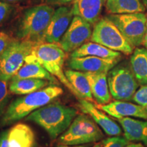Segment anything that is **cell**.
<instances>
[{
    "instance_id": "8d00e7d4",
    "label": "cell",
    "mask_w": 147,
    "mask_h": 147,
    "mask_svg": "<svg viewBox=\"0 0 147 147\" xmlns=\"http://www.w3.org/2000/svg\"><path fill=\"white\" fill-rule=\"evenodd\" d=\"M141 1H142L143 4H144L145 8H146V10H147V0H141Z\"/></svg>"
},
{
    "instance_id": "5b68a950",
    "label": "cell",
    "mask_w": 147,
    "mask_h": 147,
    "mask_svg": "<svg viewBox=\"0 0 147 147\" xmlns=\"http://www.w3.org/2000/svg\"><path fill=\"white\" fill-rule=\"evenodd\" d=\"M104 138L100 126L87 114L76 116L70 125L59 138L60 144L78 146L98 142Z\"/></svg>"
},
{
    "instance_id": "f35d334b",
    "label": "cell",
    "mask_w": 147,
    "mask_h": 147,
    "mask_svg": "<svg viewBox=\"0 0 147 147\" xmlns=\"http://www.w3.org/2000/svg\"><path fill=\"white\" fill-rule=\"evenodd\" d=\"M146 110H147V106H146Z\"/></svg>"
},
{
    "instance_id": "f546056e",
    "label": "cell",
    "mask_w": 147,
    "mask_h": 147,
    "mask_svg": "<svg viewBox=\"0 0 147 147\" xmlns=\"http://www.w3.org/2000/svg\"><path fill=\"white\" fill-rule=\"evenodd\" d=\"M0 147H10L8 141V131L0 134Z\"/></svg>"
},
{
    "instance_id": "8992f818",
    "label": "cell",
    "mask_w": 147,
    "mask_h": 147,
    "mask_svg": "<svg viewBox=\"0 0 147 147\" xmlns=\"http://www.w3.org/2000/svg\"><path fill=\"white\" fill-rule=\"evenodd\" d=\"M108 84L111 96L115 100H132L139 83L127 62L117 64L108 71Z\"/></svg>"
},
{
    "instance_id": "ba28073f",
    "label": "cell",
    "mask_w": 147,
    "mask_h": 147,
    "mask_svg": "<svg viewBox=\"0 0 147 147\" xmlns=\"http://www.w3.org/2000/svg\"><path fill=\"white\" fill-rule=\"evenodd\" d=\"M36 42L23 40H12L0 56V79L8 81L25 63Z\"/></svg>"
},
{
    "instance_id": "ffe728a7",
    "label": "cell",
    "mask_w": 147,
    "mask_h": 147,
    "mask_svg": "<svg viewBox=\"0 0 147 147\" xmlns=\"http://www.w3.org/2000/svg\"><path fill=\"white\" fill-rule=\"evenodd\" d=\"M130 66L140 85L147 84V49L136 47L130 57Z\"/></svg>"
},
{
    "instance_id": "4dcf8cb0",
    "label": "cell",
    "mask_w": 147,
    "mask_h": 147,
    "mask_svg": "<svg viewBox=\"0 0 147 147\" xmlns=\"http://www.w3.org/2000/svg\"><path fill=\"white\" fill-rule=\"evenodd\" d=\"M44 1L50 5H64L73 2L74 0H44Z\"/></svg>"
},
{
    "instance_id": "603a6c76",
    "label": "cell",
    "mask_w": 147,
    "mask_h": 147,
    "mask_svg": "<svg viewBox=\"0 0 147 147\" xmlns=\"http://www.w3.org/2000/svg\"><path fill=\"white\" fill-rule=\"evenodd\" d=\"M49 83V80L35 78L11 80L9 89L14 95H25L48 87Z\"/></svg>"
},
{
    "instance_id": "277c9868",
    "label": "cell",
    "mask_w": 147,
    "mask_h": 147,
    "mask_svg": "<svg viewBox=\"0 0 147 147\" xmlns=\"http://www.w3.org/2000/svg\"><path fill=\"white\" fill-rule=\"evenodd\" d=\"M55 11L49 5H39L27 9L18 26V38L36 43L42 42Z\"/></svg>"
},
{
    "instance_id": "74e56055",
    "label": "cell",
    "mask_w": 147,
    "mask_h": 147,
    "mask_svg": "<svg viewBox=\"0 0 147 147\" xmlns=\"http://www.w3.org/2000/svg\"><path fill=\"white\" fill-rule=\"evenodd\" d=\"M104 1H105V2H106V0H104Z\"/></svg>"
},
{
    "instance_id": "f1b7e54d",
    "label": "cell",
    "mask_w": 147,
    "mask_h": 147,
    "mask_svg": "<svg viewBox=\"0 0 147 147\" xmlns=\"http://www.w3.org/2000/svg\"><path fill=\"white\" fill-rule=\"evenodd\" d=\"M10 10V6L8 3L0 1V23H1L8 16Z\"/></svg>"
},
{
    "instance_id": "5bb4252c",
    "label": "cell",
    "mask_w": 147,
    "mask_h": 147,
    "mask_svg": "<svg viewBox=\"0 0 147 147\" xmlns=\"http://www.w3.org/2000/svg\"><path fill=\"white\" fill-rule=\"evenodd\" d=\"M96 106L116 119L124 117H134L147 120L146 108L125 101L116 100L104 105L97 104Z\"/></svg>"
},
{
    "instance_id": "d6a6232c",
    "label": "cell",
    "mask_w": 147,
    "mask_h": 147,
    "mask_svg": "<svg viewBox=\"0 0 147 147\" xmlns=\"http://www.w3.org/2000/svg\"><path fill=\"white\" fill-rule=\"evenodd\" d=\"M146 32H145V36L144 38V41H143V45L144 47L147 49V13L146 14Z\"/></svg>"
},
{
    "instance_id": "d590c367",
    "label": "cell",
    "mask_w": 147,
    "mask_h": 147,
    "mask_svg": "<svg viewBox=\"0 0 147 147\" xmlns=\"http://www.w3.org/2000/svg\"><path fill=\"white\" fill-rule=\"evenodd\" d=\"M93 147H102V142H97Z\"/></svg>"
},
{
    "instance_id": "836d02e7",
    "label": "cell",
    "mask_w": 147,
    "mask_h": 147,
    "mask_svg": "<svg viewBox=\"0 0 147 147\" xmlns=\"http://www.w3.org/2000/svg\"><path fill=\"white\" fill-rule=\"evenodd\" d=\"M56 147H86L84 145H78V146H69V145H63L60 144Z\"/></svg>"
},
{
    "instance_id": "484cf974",
    "label": "cell",
    "mask_w": 147,
    "mask_h": 147,
    "mask_svg": "<svg viewBox=\"0 0 147 147\" xmlns=\"http://www.w3.org/2000/svg\"><path fill=\"white\" fill-rule=\"evenodd\" d=\"M102 147H125L129 143V141L125 137L113 136L108 138L102 142Z\"/></svg>"
},
{
    "instance_id": "83f0119b",
    "label": "cell",
    "mask_w": 147,
    "mask_h": 147,
    "mask_svg": "<svg viewBox=\"0 0 147 147\" xmlns=\"http://www.w3.org/2000/svg\"><path fill=\"white\" fill-rule=\"evenodd\" d=\"M12 40L10 37L4 32L0 33V56L5 51V49L10 45Z\"/></svg>"
},
{
    "instance_id": "52a82bcc",
    "label": "cell",
    "mask_w": 147,
    "mask_h": 147,
    "mask_svg": "<svg viewBox=\"0 0 147 147\" xmlns=\"http://www.w3.org/2000/svg\"><path fill=\"white\" fill-rule=\"evenodd\" d=\"M91 40L110 50L127 55L132 54L134 51V48L108 16L100 18L95 24Z\"/></svg>"
},
{
    "instance_id": "6da1fadb",
    "label": "cell",
    "mask_w": 147,
    "mask_h": 147,
    "mask_svg": "<svg viewBox=\"0 0 147 147\" xmlns=\"http://www.w3.org/2000/svg\"><path fill=\"white\" fill-rule=\"evenodd\" d=\"M78 114L76 108L52 102L33 112L25 119L39 125L51 140H55L67 129Z\"/></svg>"
},
{
    "instance_id": "4316f807",
    "label": "cell",
    "mask_w": 147,
    "mask_h": 147,
    "mask_svg": "<svg viewBox=\"0 0 147 147\" xmlns=\"http://www.w3.org/2000/svg\"><path fill=\"white\" fill-rule=\"evenodd\" d=\"M132 100L138 105L146 108L147 106V84L141 86L134 95Z\"/></svg>"
},
{
    "instance_id": "d4e9b609",
    "label": "cell",
    "mask_w": 147,
    "mask_h": 147,
    "mask_svg": "<svg viewBox=\"0 0 147 147\" xmlns=\"http://www.w3.org/2000/svg\"><path fill=\"white\" fill-rule=\"evenodd\" d=\"M10 89H8V81L0 79V117L5 111L10 98Z\"/></svg>"
},
{
    "instance_id": "3957f363",
    "label": "cell",
    "mask_w": 147,
    "mask_h": 147,
    "mask_svg": "<svg viewBox=\"0 0 147 147\" xmlns=\"http://www.w3.org/2000/svg\"><path fill=\"white\" fill-rule=\"evenodd\" d=\"M65 52L58 45L46 42L36 43L25 59V63H35L42 65L53 76H56L78 100L80 97L63 71Z\"/></svg>"
},
{
    "instance_id": "cb8c5ba5",
    "label": "cell",
    "mask_w": 147,
    "mask_h": 147,
    "mask_svg": "<svg viewBox=\"0 0 147 147\" xmlns=\"http://www.w3.org/2000/svg\"><path fill=\"white\" fill-rule=\"evenodd\" d=\"M42 79L49 80L51 83H56L57 80L49 72L45 67L38 64L25 63L17 71L11 80H17L21 79Z\"/></svg>"
},
{
    "instance_id": "7402d4cb",
    "label": "cell",
    "mask_w": 147,
    "mask_h": 147,
    "mask_svg": "<svg viewBox=\"0 0 147 147\" xmlns=\"http://www.w3.org/2000/svg\"><path fill=\"white\" fill-rule=\"evenodd\" d=\"M64 72L66 78L76 90L80 99L93 102V97L92 95L91 87L84 72L73 69L65 70Z\"/></svg>"
},
{
    "instance_id": "7a4b0ae2",
    "label": "cell",
    "mask_w": 147,
    "mask_h": 147,
    "mask_svg": "<svg viewBox=\"0 0 147 147\" xmlns=\"http://www.w3.org/2000/svg\"><path fill=\"white\" fill-rule=\"evenodd\" d=\"M63 93V89L61 87L50 85L39 91L18 97L7 107L1 119V125H8L25 118L33 112L53 102Z\"/></svg>"
},
{
    "instance_id": "2e32d148",
    "label": "cell",
    "mask_w": 147,
    "mask_h": 147,
    "mask_svg": "<svg viewBox=\"0 0 147 147\" xmlns=\"http://www.w3.org/2000/svg\"><path fill=\"white\" fill-rule=\"evenodd\" d=\"M108 72H84L89 80L92 95L97 104L104 105L111 102L112 96L108 84Z\"/></svg>"
},
{
    "instance_id": "9a60e30c",
    "label": "cell",
    "mask_w": 147,
    "mask_h": 147,
    "mask_svg": "<svg viewBox=\"0 0 147 147\" xmlns=\"http://www.w3.org/2000/svg\"><path fill=\"white\" fill-rule=\"evenodd\" d=\"M104 0H74L71 10L73 15L79 16L91 25H95L100 20Z\"/></svg>"
},
{
    "instance_id": "8fae6325",
    "label": "cell",
    "mask_w": 147,
    "mask_h": 147,
    "mask_svg": "<svg viewBox=\"0 0 147 147\" xmlns=\"http://www.w3.org/2000/svg\"><path fill=\"white\" fill-rule=\"evenodd\" d=\"M73 14L68 7H60L55 11L42 42L58 45L61 39L68 29Z\"/></svg>"
},
{
    "instance_id": "e575fe53",
    "label": "cell",
    "mask_w": 147,
    "mask_h": 147,
    "mask_svg": "<svg viewBox=\"0 0 147 147\" xmlns=\"http://www.w3.org/2000/svg\"><path fill=\"white\" fill-rule=\"evenodd\" d=\"M19 1H21V0H0V1H3V2L5 3H14Z\"/></svg>"
},
{
    "instance_id": "7c38bea8",
    "label": "cell",
    "mask_w": 147,
    "mask_h": 147,
    "mask_svg": "<svg viewBox=\"0 0 147 147\" xmlns=\"http://www.w3.org/2000/svg\"><path fill=\"white\" fill-rule=\"evenodd\" d=\"M119 61L93 56L71 57L67 61V66L73 70L82 72H108L118 64Z\"/></svg>"
},
{
    "instance_id": "ac0fdd59",
    "label": "cell",
    "mask_w": 147,
    "mask_h": 147,
    "mask_svg": "<svg viewBox=\"0 0 147 147\" xmlns=\"http://www.w3.org/2000/svg\"><path fill=\"white\" fill-rule=\"evenodd\" d=\"M129 141L140 142L147 146V120L142 121L131 117L117 119Z\"/></svg>"
},
{
    "instance_id": "44dd1931",
    "label": "cell",
    "mask_w": 147,
    "mask_h": 147,
    "mask_svg": "<svg viewBox=\"0 0 147 147\" xmlns=\"http://www.w3.org/2000/svg\"><path fill=\"white\" fill-rule=\"evenodd\" d=\"M106 8L110 14H124L144 12L141 0H106Z\"/></svg>"
},
{
    "instance_id": "1f68e13d",
    "label": "cell",
    "mask_w": 147,
    "mask_h": 147,
    "mask_svg": "<svg viewBox=\"0 0 147 147\" xmlns=\"http://www.w3.org/2000/svg\"><path fill=\"white\" fill-rule=\"evenodd\" d=\"M125 147H147L145 146L144 144H143L142 143H129L128 144H127Z\"/></svg>"
},
{
    "instance_id": "30bf717a",
    "label": "cell",
    "mask_w": 147,
    "mask_h": 147,
    "mask_svg": "<svg viewBox=\"0 0 147 147\" xmlns=\"http://www.w3.org/2000/svg\"><path fill=\"white\" fill-rule=\"evenodd\" d=\"M91 25L79 16H74L58 45L65 53L76 51L91 39Z\"/></svg>"
},
{
    "instance_id": "d6986e66",
    "label": "cell",
    "mask_w": 147,
    "mask_h": 147,
    "mask_svg": "<svg viewBox=\"0 0 147 147\" xmlns=\"http://www.w3.org/2000/svg\"><path fill=\"white\" fill-rule=\"evenodd\" d=\"M93 56L97 57L109 59H120L121 53L110 50L104 46L93 42L84 44L76 51H73L71 57H82Z\"/></svg>"
},
{
    "instance_id": "e0dca14e",
    "label": "cell",
    "mask_w": 147,
    "mask_h": 147,
    "mask_svg": "<svg viewBox=\"0 0 147 147\" xmlns=\"http://www.w3.org/2000/svg\"><path fill=\"white\" fill-rule=\"evenodd\" d=\"M8 141L10 147H35L36 134L28 125L18 123L8 130Z\"/></svg>"
},
{
    "instance_id": "9c48e42d",
    "label": "cell",
    "mask_w": 147,
    "mask_h": 147,
    "mask_svg": "<svg viewBox=\"0 0 147 147\" xmlns=\"http://www.w3.org/2000/svg\"><path fill=\"white\" fill-rule=\"evenodd\" d=\"M107 16L134 48L143 45L146 28V15L144 12L109 14Z\"/></svg>"
},
{
    "instance_id": "4fadbf2b",
    "label": "cell",
    "mask_w": 147,
    "mask_h": 147,
    "mask_svg": "<svg viewBox=\"0 0 147 147\" xmlns=\"http://www.w3.org/2000/svg\"><path fill=\"white\" fill-rule=\"evenodd\" d=\"M78 107L82 113L89 115L107 135L117 136L122 134L121 127L91 102L80 99L79 100Z\"/></svg>"
}]
</instances>
